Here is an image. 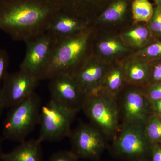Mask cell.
<instances>
[{
    "mask_svg": "<svg viewBox=\"0 0 161 161\" xmlns=\"http://www.w3.org/2000/svg\"><path fill=\"white\" fill-rule=\"evenodd\" d=\"M127 7V4L125 1H117L104 12L101 16L100 19L109 23L119 21L123 17Z\"/></svg>",
    "mask_w": 161,
    "mask_h": 161,
    "instance_id": "21",
    "label": "cell"
},
{
    "mask_svg": "<svg viewBox=\"0 0 161 161\" xmlns=\"http://www.w3.org/2000/svg\"><path fill=\"white\" fill-rule=\"evenodd\" d=\"M146 136L150 143L161 141V118L151 116L144 125Z\"/></svg>",
    "mask_w": 161,
    "mask_h": 161,
    "instance_id": "22",
    "label": "cell"
},
{
    "mask_svg": "<svg viewBox=\"0 0 161 161\" xmlns=\"http://www.w3.org/2000/svg\"><path fill=\"white\" fill-rule=\"evenodd\" d=\"M123 67L127 85L141 87L150 77L149 65L143 60H134L129 61Z\"/></svg>",
    "mask_w": 161,
    "mask_h": 161,
    "instance_id": "16",
    "label": "cell"
},
{
    "mask_svg": "<svg viewBox=\"0 0 161 161\" xmlns=\"http://www.w3.org/2000/svg\"><path fill=\"white\" fill-rule=\"evenodd\" d=\"M150 30L143 26H139L123 34L122 39L127 45L140 48L147 43L150 37Z\"/></svg>",
    "mask_w": 161,
    "mask_h": 161,
    "instance_id": "17",
    "label": "cell"
},
{
    "mask_svg": "<svg viewBox=\"0 0 161 161\" xmlns=\"http://www.w3.org/2000/svg\"><path fill=\"white\" fill-rule=\"evenodd\" d=\"M146 96L151 103L161 99V83L153 84L146 92Z\"/></svg>",
    "mask_w": 161,
    "mask_h": 161,
    "instance_id": "27",
    "label": "cell"
},
{
    "mask_svg": "<svg viewBox=\"0 0 161 161\" xmlns=\"http://www.w3.org/2000/svg\"><path fill=\"white\" fill-rule=\"evenodd\" d=\"M160 117H161V116H160Z\"/></svg>",
    "mask_w": 161,
    "mask_h": 161,
    "instance_id": "34",
    "label": "cell"
},
{
    "mask_svg": "<svg viewBox=\"0 0 161 161\" xmlns=\"http://www.w3.org/2000/svg\"><path fill=\"white\" fill-rule=\"evenodd\" d=\"M152 80L154 83H161V63L155 65L153 69Z\"/></svg>",
    "mask_w": 161,
    "mask_h": 161,
    "instance_id": "28",
    "label": "cell"
},
{
    "mask_svg": "<svg viewBox=\"0 0 161 161\" xmlns=\"http://www.w3.org/2000/svg\"><path fill=\"white\" fill-rule=\"evenodd\" d=\"M116 98L119 119L122 124L145 125L149 117L152 103L140 87L129 86Z\"/></svg>",
    "mask_w": 161,
    "mask_h": 161,
    "instance_id": "7",
    "label": "cell"
},
{
    "mask_svg": "<svg viewBox=\"0 0 161 161\" xmlns=\"http://www.w3.org/2000/svg\"><path fill=\"white\" fill-rule=\"evenodd\" d=\"M3 139L2 137H0V158H1V156L3 153Z\"/></svg>",
    "mask_w": 161,
    "mask_h": 161,
    "instance_id": "32",
    "label": "cell"
},
{
    "mask_svg": "<svg viewBox=\"0 0 161 161\" xmlns=\"http://www.w3.org/2000/svg\"><path fill=\"white\" fill-rule=\"evenodd\" d=\"M109 147L111 155L125 161H146L150 143L146 136L144 125H121L119 131Z\"/></svg>",
    "mask_w": 161,
    "mask_h": 161,
    "instance_id": "5",
    "label": "cell"
},
{
    "mask_svg": "<svg viewBox=\"0 0 161 161\" xmlns=\"http://www.w3.org/2000/svg\"><path fill=\"white\" fill-rule=\"evenodd\" d=\"M41 106V98L35 92L11 108L3 124V139L20 143L26 140L39 124Z\"/></svg>",
    "mask_w": 161,
    "mask_h": 161,
    "instance_id": "3",
    "label": "cell"
},
{
    "mask_svg": "<svg viewBox=\"0 0 161 161\" xmlns=\"http://www.w3.org/2000/svg\"><path fill=\"white\" fill-rule=\"evenodd\" d=\"M77 113L50 99L41 106L38 139L41 142H54L69 137L72 123Z\"/></svg>",
    "mask_w": 161,
    "mask_h": 161,
    "instance_id": "6",
    "label": "cell"
},
{
    "mask_svg": "<svg viewBox=\"0 0 161 161\" xmlns=\"http://www.w3.org/2000/svg\"><path fill=\"white\" fill-rule=\"evenodd\" d=\"M97 50L103 56L110 57L124 53L127 49L119 40L110 38L99 42L97 45Z\"/></svg>",
    "mask_w": 161,
    "mask_h": 161,
    "instance_id": "20",
    "label": "cell"
},
{
    "mask_svg": "<svg viewBox=\"0 0 161 161\" xmlns=\"http://www.w3.org/2000/svg\"><path fill=\"white\" fill-rule=\"evenodd\" d=\"M153 9L148 0H134L132 4L133 19L135 23L149 22L153 14Z\"/></svg>",
    "mask_w": 161,
    "mask_h": 161,
    "instance_id": "19",
    "label": "cell"
},
{
    "mask_svg": "<svg viewBox=\"0 0 161 161\" xmlns=\"http://www.w3.org/2000/svg\"><path fill=\"white\" fill-rule=\"evenodd\" d=\"M136 56L142 59H151L161 57V42L152 43L143 48L136 53Z\"/></svg>",
    "mask_w": 161,
    "mask_h": 161,
    "instance_id": "23",
    "label": "cell"
},
{
    "mask_svg": "<svg viewBox=\"0 0 161 161\" xmlns=\"http://www.w3.org/2000/svg\"><path fill=\"white\" fill-rule=\"evenodd\" d=\"M60 10L52 0H0V30L25 42L46 31Z\"/></svg>",
    "mask_w": 161,
    "mask_h": 161,
    "instance_id": "1",
    "label": "cell"
},
{
    "mask_svg": "<svg viewBox=\"0 0 161 161\" xmlns=\"http://www.w3.org/2000/svg\"><path fill=\"white\" fill-rule=\"evenodd\" d=\"M79 158L72 150H60L52 154L48 161H78Z\"/></svg>",
    "mask_w": 161,
    "mask_h": 161,
    "instance_id": "25",
    "label": "cell"
},
{
    "mask_svg": "<svg viewBox=\"0 0 161 161\" xmlns=\"http://www.w3.org/2000/svg\"><path fill=\"white\" fill-rule=\"evenodd\" d=\"M108 68L104 64L90 56L73 75L86 95L99 90Z\"/></svg>",
    "mask_w": 161,
    "mask_h": 161,
    "instance_id": "12",
    "label": "cell"
},
{
    "mask_svg": "<svg viewBox=\"0 0 161 161\" xmlns=\"http://www.w3.org/2000/svg\"><path fill=\"white\" fill-rule=\"evenodd\" d=\"M153 107L156 111L161 114V99L152 103Z\"/></svg>",
    "mask_w": 161,
    "mask_h": 161,
    "instance_id": "31",
    "label": "cell"
},
{
    "mask_svg": "<svg viewBox=\"0 0 161 161\" xmlns=\"http://www.w3.org/2000/svg\"><path fill=\"white\" fill-rule=\"evenodd\" d=\"M92 31L87 28L78 34L58 40L47 63L38 76L50 80L63 74L74 75L91 55L89 51Z\"/></svg>",
    "mask_w": 161,
    "mask_h": 161,
    "instance_id": "2",
    "label": "cell"
},
{
    "mask_svg": "<svg viewBox=\"0 0 161 161\" xmlns=\"http://www.w3.org/2000/svg\"><path fill=\"white\" fill-rule=\"evenodd\" d=\"M9 56L5 50L0 49V86L8 74Z\"/></svg>",
    "mask_w": 161,
    "mask_h": 161,
    "instance_id": "26",
    "label": "cell"
},
{
    "mask_svg": "<svg viewBox=\"0 0 161 161\" xmlns=\"http://www.w3.org/2000/svg\"><path fill=\"white\" fill-rule=\"evenodd\" d=\"M149 23V30L161 37V8L156 6Z\"/></svg>",
    "mask_w": 161,
    "mask_h": 161,
    "instance_id": "24",
    "label": "cell"
},
{
    "mask_svg": "<svg viewBox=\"0 0 161 161\" xmlns=\"http://www.w3.org/2000/svg\"><path fill=\"white\" fill-rule=\"evenodd\" d=\"M49 80L51 99L72 111L78 112L81 110L86 95L73 75H59Z\"/></svg>",
    "mask_w": 161,
    "mask_h": 161,
    "instance_id": "11",
    "label": "cell"
},
{
    "mask_svg": "<svg viewBox=\"0 0 161 161\" xmlns=\"http://www.w3.org/2000/svg\"><path fill=\"white\" fill-rule=\"evenodd\" d=\"M39 81L36 75L23 70L8 73L1 85L5 108H11L29 97Z\"/></svg>",
    "mask_w": 161,
    "mask_h": 161,
    "instance_id": "10",
    "label": "cell"
},
{
    "mask_svg": "<svg viewBox=\"0 0 161 161\" xmlns=\"http://www.w3.org/2000/svg\"></svg>",
    "mask_w": 161,
    "mask_h": 161,
    "instance_id": "35",
    "label": "cell"
},
{
    "mask_svg": "<svg viewBox=\"0 0 161 161\" xmlns=\"http://www.w3.org/2000/svg\"><path fill=\"white\" fill-rule=\"evenodd\" d=\"M5 108H5L4 99H3V95H2L1 86H0V120H1V116L3 114V110Z\"/></svg>",
    "mask_w": 161,
    "mask_h": 161,
    "instance_id": "30",
    "label": "cell"
},
{
    "mask_svg": "<svg viewBox=\"0 0 161 161\" xmlns=\"http://www.w3.org/2000/svg\"><path fill=\"white\" fill-rule=\"evenodd\" d=\"M157 4V6L161 8V0H154Z\"/></svg>",
    "mask_w": 161,
    "mask_h": 161,
    "instance_id": "33",
    "label": "cell"
},
{
    "mask_svg": "<svg viewBox=\"0 0 161 161\" xmlns=\"http://www.w3.org/2000/svg\"><path fill=\"white\" fill-rule=\"evenodd\" d=\"M69 137L71 150L79 159L98 160L108 148L106 138L91 124H80Z\"/></svg>",
    "mask_w": 161,
    "mask_h": 161,
    "instance_id": "8",
    "label": "cell"
},
{
    "mask_svg": "<svg viewBox=\"0 0 161 161\" xmlns=\"http://www.w3.org/2000/svg\"><path fill=\"white\" fill-rule=\"evenodd\" d=\"M87 21L60 9L50 23L47 31L58 40L72 36L88 28Z\"/></svg>",
    "mask_w": 161,
    "mask_h": 161,
    "instance_id": "13",
    "label": "cell"
},
{
    "mask_svg": "<svg viewBox=\"0 0 161 161\" xmlns=\"http://www.w3.org/2000/svg\"><path fill=\"white\" fill-rule=\"evenodd\" d=\"M58 40L47 31L25 41L26 52L20 69L33 74L38 78L49 60Z\"/></svg>",
    "mask_w": 161,
    "mask_h": 161,
    "instance_id": "9",
    "label": "cell"
},
{
    "mask_svg": "<svg viewBox=\"0 0 161 161\" xmlns=\"http://www.w3.org/2000/svg\"><path fill=\"white\" fill-rule=\"evenodd\" d=\"M81 110L107 140L114 139L120 126L116 98L98 90L86 95Z\"/></svg>",
    "mask_w": 161,
    "mask_h": 161,
    "instance_id": "4",
    "label": "cell"
},
{
    "mask_svg": "<svg viewBox=\"0 0 161 161\" xmlns=\"http://www.w3.org/2000/svg\"><path fill=\"white\" fill-rule=\"evenodd\" d=\"M152 161H161V148L155 146L152 150Z\"/></svg>",
    "mask_w": 161,
    "mask_h": 161,
    "instance_id": "29",
    "label": "cell"
},
{
    "mask_svg": "<svg viewBox=\"0 0 161 161\" xmlns=\"http://www.w3.org/2000/svg\"><path fill=\"white\" fill-rule=\"evenodd\" d=\"M123 67L120 65L108 68L103 78L99 90L117 98L125 86Z\"/></svg>",
    "mask_w": 161,
    "mask_h": 161,
    "instance_id": "15",
    "label": "cell"
},
{
    "mask_svg": "<svg viewBox=\"0 0 161 161\" xmlns=\"http://www.w3.org/2000/svg\"><path fill=\"white\" fill-rule=\"evenodd\" d=\"M41 143L38 139L25 140L7 153H3L2 161H44Z\"/></svg>",
    "mask_w": 161,
    "mask_h": 161,
    "instance_id": "14",
    "label": "cell"
},
{
    "mask_svg": "<svg viewBox=\"0 0 161 161\" xmlns=\"http://www.w3.org/2000/svg\"><path fill=\"white\" fill-rule=\"evenodd\" d=\"M61 10L83 18L89 6L94 0H52Z\"/></svg>",
    "mask_w": 161,
    "mask_h": 161,
    "instance_id": "18",
    "label": "cell"
}]
</instances>
